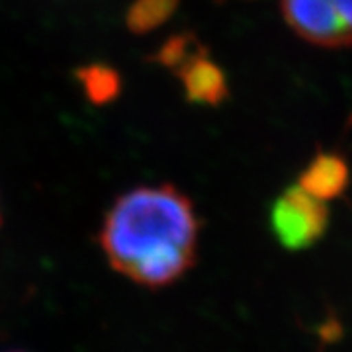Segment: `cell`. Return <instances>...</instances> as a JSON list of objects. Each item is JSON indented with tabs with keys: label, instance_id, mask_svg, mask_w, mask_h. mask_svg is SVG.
<instances>
[{
	"label": "cell",
	"instance_id": "obj_1",
	"mask_svg": "<svg viewBox=\"0 0 352 352\" xmlns=\"http://www.w3.org/2000/svg\"><path fill=\"white\" fill-rule=\"evenodd\" d=\"M200 219L186 194L170 184L141 186L113 201L100 249L118 274L149 289L178 282L198 258Z\"/></svg>",
	"mask_w": 352,
	"mask_h": 352
},
{
	"label": "cell",
	"instance_id": "obj_2",
	"mask_svg": "<svg viewBox=\"0 0 352 352\" xmlns=\"http://www.w3.org/2000/svg\"><path fill=\"white\" fill-rule=\"evenodd\" d=\"M327 201L319 200L298 184L286 188L270 206V227L286 251L298 252L323 239L329 227Z\"/></svg>",
	"mask_w": 352,
	"mask_h": 352
},
{
	"label": "cell",
	"instance_id": "obj_3",
	"mask_svg": "<svg viewBox=\"0 0 352 352\" xmlns=\"http://www.w3.org/2000/svg\"><path fill=\"white\" fill-rule=\"evenodd\" d=\"M280 6L305 41L329 50L352 45V0H280Z\"/></svg>",
	"mask_w": 352,
	"mask_h": 352
},
{
	"label": "cell",
	"instance_id": "obj_4",
	"mask_svg": "<svg viewBox=\"0 0 352 352\" xmlns=\"http://www.w3.org/2000/svg\"><path fill=\"white\" fill-rule=\"evenodd\" d=\"M351 184V166L339 153L319 151L298 178V186L319 200L340 198Z\"/></svg>",
	"mask_w": 352,
	"mask_h": 352
},
{
	"label": "cell",
	"instance_id": "obj_5",
	"mask_svg": "<svg viewBox=\"0 0 352 352\" xmlns=\"http://www.w3.org/2000/svg\"><path fill=\"white\" fill-rule=\"evenodd\" d=\"M175 73L182 78L188 100L208 106H217L227 98V80L223 71L210 61L208 50L192 55L186 63H182Z\"/></svg>",
	"mask_w": 352,
	"mask_h": 352
},
{
	"label": "cell",
	"instance_id": "obj_6",
	"mask_svg": "<svg viewBox=\"0 0 352 352\" xmlns=\"http://www.w3.org/2000/svg\"><path fill=\"white\" fill-rule=\"evenodd\" d=\"M176 6L178 0H135L127 14V24L133 32L143 34L163 24Z\"/></svg>",
	"mask_w": 352,
	"mask_h": 352
},
{
	"label": "cell",
	"instance_id": "obj_7",
	"mask_svg": "<svg viewBox=\"0 0 352 352\" xmlns=\"http://www.w3.org/2000/svg\"><path fill=\"white\" fill-rule=\"evenodd\" d=\"M85 76H87L88 92H90V96H92L94 100H108L113 92H116V88H118L116 75L106 73L104 69H88L87 73H85Z\"/></svg>",
	"mask_w": 352,
	"mask_h": 352
}]
</instances>
